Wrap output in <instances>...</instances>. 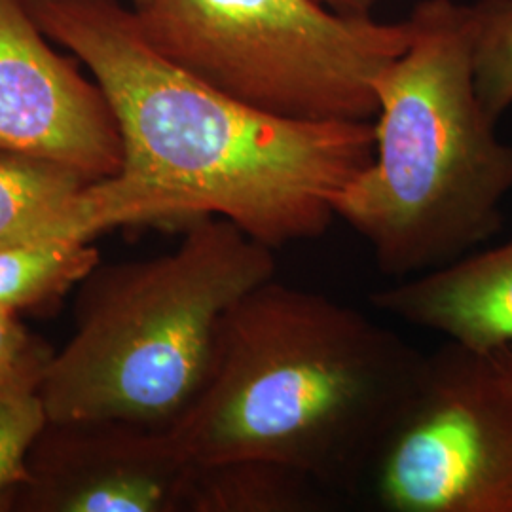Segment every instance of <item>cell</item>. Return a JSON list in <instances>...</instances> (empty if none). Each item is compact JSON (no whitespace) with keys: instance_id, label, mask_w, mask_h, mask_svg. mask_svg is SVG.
Wrapping results in <instances>:
<instances>
[{"instance_id":"obj_3","label":"cell","mask_w":512,"mask_h":512,"mask_svg":"<svg viewBox=\"0 0 512 512\" xmlns=\"http://www.w3.org/2000/svg\"><path fill=\"white\" fill-rule=\"evenodd\" d=\"M406 23L403 52L374 82L372 160L334 203L399 281L484 247L512 192V145L476 92L469 4L421 0Z\"/></svg>"},{"instance_id":"obj_18","label":"cell","mask_w":512,"mask_h":512,"mask_svg":"<svg viewBox=\"0 0 512 512\" xmlns=\"http://www.w3.org/2000/svg\"><path fill=\"white\" fill-rule=\"evenodd\" d=\"M129 2V6H133V8H135V6H139V4H141V2H145V0H128Z\"/></svg>"},{"instance_id":"obj_4","label":"cell","mask_w":512,"mask_h":512,"mask_svg":"<svg viewBox=\"0 0 512 512\" xmlns=\"http://www.w3.org/2000/svg\"><path fill=\"white\" fill-rule=\"evenodd\" d=\"M275 272L274 249L219 217L186 224L171 253L99 262L38 389L48 420L171 431L205 387L226 315Z\"/></svg>"},{"instance_id":"obj_14","label":"cell","mask_w":512,"mask_h":512,"mask_svg":"<svg viewBox=\"0 0 512 512\" xmlns=\"http://www.w3.org/2000/svg\"><path fill=\"white\" fill-rule=\"evenodd\" d=\"M48 416L35 391L0 387V512L27 476V458Z\"/></svg>"},{"instance_id":"obj_5","label":"cell","mask_w":512,"mask_h":512,"mask_svg":"<svg viewBox=\"0 0 512 512\" xmlns=\"http://www.w3.org/2000/svg\"><path fill=\"white\" fill-rule=\"evenodd\" d=\"M133 12L148 44L179 69L308 122H372L374 82L408 42L406 19L344 14L323 0H145Z\"/></svg>"},{"instance_id":"obj_17","label":"cell","mask_w":512,"mask_h":512,"mask_svg":"<svg viewBox=\"0 0 512 512\" xmlns=\"http://www.w3.org/2000/svg\"><path fill=\"white\" fill-rule=\"evenodd\" d=\"M494 355L497 365L503 368V372L512 380V346H503V348L494 349L490 351Z\"/></svg>"},{"instance_id":"obj_13","label":"cell","mask_w":512,"mask_h":512,"mask_svg":"<svg viewBox=\"0 0 512 512\" xmlns=\"http://www.w3.org/2000/svg\"><path fill=\"white\" fill-rule=\"evenodd\" d=\"M478 97L495 122L512 107V0L469 4Z\"/></svg>"},{"instance_id":"obj_2","label":"cell","mask_w":512,"mask_h":512,"mask_svg":"<svg viewBox=\"0 0 512 512\" xmlns=\"http://www.w3.org/2000/svg\"><path fill=\"white\" fill-rule=\"evenodd\" d=\"M425 353L370 315L277 281L226 315L205 387L171 435L194 463H285L355 494L420 382Z\"/></svg>"},{"instance_id":"obj_7","label":"cell","mask_w":512,"mask_h":512,"mask_svg":"<svg viewBox=\"0 0 512 512\" xmlns=\"http://www.w3.org/2000/svg\"><path fill=\"white\" fill-rule=\"evenodd\" d=\"M194 461L171 431L114 418L48 420L8 512H184Z\"/></svg>"},{"instance_id":"obj_8","label":"cell","mask_w":512,"mask_h":512,"mask_svg":"<svg viewBox=\"0 0 512 512\" xmlns=\"http://www.w3.org/2000/svg\"><path fill=\"white\" fill-rule=\"evenodd\" d=\"M52 44L27 0H0V150L109 179L124 156L109 99Z\"/></svg>"},{"instance_id":"obj_10","label":"cell","mask_w":512,"mask_h":512,"mask_svg":"<svg viewBox=\"0 0 512 512\" xmlns=\"http://www.w3.org/2000/svg\"><path fill=\"white\" fill-rule=\"evenodd\" d=\"M112 228L95 181L52 160L0 150V249L92 241Z\"/></svg>"},{"instance_id":"obj_1","label":"cell","mask_w":512,"mask_h":512,"mask_svg":"<svg viewBox=\"0 0 512 512\" xmlns=\"http://www.w3.org/2000/svg\"><path fill=\"white\" fill-rule=\"evenodd\" d=\"M109 99L122 167L97 181L120 226L219 217L270 249L321 238L372 160V122L268 114L158 54L120 0H27Z\"/></svg>"},{"instance_id":"obj_15","label":"cell","mask_w":512,"mask_h":512,"mask_svg":"<svg viewBox=\"0 0 512 512\" xmlns=\"http://www.w3.org/2000/svg\"><path fill=\"white\" fill-rule=\"evenodd\" d=\"M54 355L44 338L21 323L18 311L0 308V387L38 393Z\"/></svg>"},{"instance_id":"obj_12","label":"cell","mask_w":512,"mask_h":512,"mask_svg":"<svg viewBox=\"0 0 512 512\" xmlns=\"http://www.w3.org/2000/svg\"><path fill=\"white\" fill-rule=\"evenodd\" d=\"M90 241H42L0 249V308L37 310L80 285L99 266Z\"/></svg>"},{"instance_id":"obj_16","label":"cell","mask_w":512,"mask_h":512,"mask_svg":"<svg viewBox=\"0 0 512 512\" xmlns=\"http://www.w3.org/2000/svg\"><path fill=\"white\" fill-rule=\"evenodd\" d=\"M330 8L344 14H370L378 0H323Z\"/></svg>"},{"instance_id":"obj_6","label":"cell","mask_w":512,"mask_h":512,"mask_svg":"<svg viewBox=\"0 0 512 512\" xmlns=\"http://www.w3.org/2000/svg\"><path fill=\"white\" fill-rule=\"evenodd\" d=\"M372 484L385 511L512 512V380L492 353H425Z\"/></svg>"},{"instance_id":"obj_11","label":"cell","mask_w":512,"mask_h":512,"mask_svg":"<svg viewBox=\"0 0 512 512\" xmlns=\"http://www.w3.org/2000/svg\"><path fill=\"white\" fill-rule=\"evenodd\" d=\"M338 497L302 471L272 459L194 463L184 512H319Z\"/></svg>"},{"instance_id":"obj_9","label":"cell","mask_w":512,"mask_h":512,"mask_svg":"<svg viewBox=\"0 0 512 512\" xmlns=\"http://www.w3.org/2000/svg\"><path fill=\"white\" fill-rule=\"evenodd\" d=\"M376 310L478 351L512 346V238L370 296Z\"/></svg>"}]
</instances>
